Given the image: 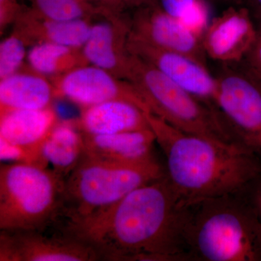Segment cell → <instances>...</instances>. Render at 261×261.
<instances>
[{"instance_id": "cell-1", "label": "cell", "mask_w": 261, "mask_h": 261, "mask_svg": "<svg viewBox=\"0 0 261 261\" xmlns=\"http://www.w3.org/2000/svg\"><path fill=\"white\" fill-rule=\"evenodd\" d=\"M189 212L165 175L97 214L56 228L92 247L100 260H190Z\"/></svg>"}, {"instance_id": "cell-2", "label": "cell", "mask_w": 261, "mask_h": 261, "mask_svg": "<svg viewBox=\"0 0 261 261\" xmlns=\"http://www.w3.org/2000/svg\"><path fill=\"white\" fill-rule=\"evenodd\" d=\"M166 158V176L185 207L238 195L261 173V152L240 142L187 133L146 113Z\"/></svg>"}, {"instance_id": "cell-3", "label": "cell", "mask_w": 261, "mask_h": 261, "mask_svg": "<svg viewBox=\"0 0 261 261\" xmlns=\"http://www.w3.org/2000/svg\"><path fill=\"white\" fill-rule=\"evenodd\" d=\"M185 243L195 260L261 261V225L241 193L190 207Z\"/></svg>"}, {"instance_id": "cell-4", "label": "cell", "mask_w": 261, "mask_h": 261, "mask_svg": "<svg viewBox=\"0 0 261 261\" xmlns=\"http://www.w3.org/2000/svg\"><path fill=\"white\" fill-rule=\"evenodd\" d=\"M165 175L166 171L154 159L126 164L84 153L65 180L61 214L55 226L87 219Z\"/></svg>"}, {"instance_id": "cell-5", "label": "cell", "mask_w": 261, "mask_h": 261, "mask_svg": "<svg viewBox=\"0 0 261 261\" xmlns=\"http://www.w3.org/2000/svg\"><path fill=\"white\" fill-rule=\"evenodd\" d=\"M64 178L25 163L0 167V230L47 231L61 214Z\"/></svg>"}, {"instance_id": "cell-6", "label": "cell", "mask_w": 261, "mask_h": 261, "mask_svg": "<svg viewBox=\"0 0 261 261\" xmlns=\"http://www.w3.org/2000/svg\"><path fill=\"white\" fill-rule=\"evenodd\" d=\"M126 80L139 91L149 113L168 124L221 142H240L216 107L196 97L132 53Z\"/></svg>"}, {"instance_id": "cell-7", "label": "cell", "mask_w": 261, "mask_h": 261, "mask_svg": "<svg viewBox=\"0 0 261 261\" xmlns=\"http://www.w3.org/2000/svg\"><path fill=\"white\" fill-rule=\"evenodd\" d=\"M214 106L241 143L261 152V82L243 64L224 65L216 75Z\"/></svg>"}, {"instance_id": "cell-8", "label": "cell", "mask_w": 261, "mask_h": 261, "mask_svg": "<svg viewBox=\"0 0 261 261\" xmlns=\"http://www.w3.org/2000/svg\"><path fill=\"white\" fill-rule=\"evenodd\" d=\"M47 231L0 230V261H97L87 243L54 228Z\"/></svg>"}, {"instance_id": "cell-9", "label": "cell", "mask_w": 261, "mask_h": 261, "mask_svg": "<svg viewBox=\"0 0 261 261\" xmlns=\"http://www.w3.org/2000/svg\"><path fill=\"white\" fill-rule=\"evenodd\" d=\"M54 88L56 95L66 98L84 108L108 101L124 100L149 113L143 97L133 84L94 65H82L70 70L62 75Z\"/></svg>"}, {"instance_id": "cell-10", "label": "cell", "mask_w": 261, "mask_h": 261, "mask_svg": "<svg viewBox=\"0 0 261 261\" xmlns=\"http://www.w3.org/2000/svg\"><path fill=\"white\" fill-rule=\"evenodd\" d=\"M259 32L245 5H231L209 22L202 36L207 59L223 65L240 64L256 41Z\"/></svg>"}, {"instance_id": "cell-11", "label": "cell", "mask_w": 261, "mask_h": 261, "mask_svg": "<svg viewBox=\"0 0 261 261\" xmlns=\"http://www.w3.org/2000/svg\"><path fill=\"white\" fill-rule=\"evenodd\" d=\"M128 37L154 47L176 51L195 58L207 66L202 35L160 5H147L136 15Z\"/></svg>"}, {"instance_id": "cell-12", "label": "cell", "mask_w": 261, "mask_h": 261, "mask_svg": "<svg viewBox=\"0 0 261 261\" xmlns=\"http://www.w3.org/2000/svg\"><path fill=\"white\" fill-rule=\"evenodd\" d=\"M127 49L187 92L214 106L217 80L207 65L186 55L154 47L129 37Z\"/></svg>"}, {"instance_id": "cell-13", "label": "cell", "mask_w": 261, "mask_h": 261, "mask_svg": "<svg viewBox=\"0 0 261 261\" xmlns=\"http://www.w3.org/2000/svg\"><path fill=\"white\" fill-rule=\"evenodd\" d=\"M130 25L118 22H100L92 25L90 34L82 49L88 64L109 71L126 80L130 53L127 42ZM127 81V80H126Z\"/></svg>"}, {"instance_id": "cell-14", "label": "cell", "mask_w": 261, "mask_h": 261, "mask_svg": "<svg viewBox=\"0 0 261 261\" xmlns=\"http://www.w3.org/2000/svg\"><path fill=\"white\" fill-rule=\"evenodd\" d=\"M82 134L85 154L94 159L126 164L154 159L156 139L151 128L108 135Z\"/></svg>"}, {"instance_id": "cell-15", "label": "cell", "mask_w": 261, "mask_h": 261, "mask_svg": "<svg viewBox=\"0 0 261 261\" xmlns=\"http://www.w3.org/2000/svg\"><path fill=\"white\" fill-rule=\"evenodd\" d=\"M145 111L133 103L111 100L84 108L77 126L84 134L108 135L150 128Z\"/></svg>"}, {"instance_id": "cell-16", "label": "cell", "mask_w": 261, "mask_h": 261, "mask_svg": "<svg viewBox=\"0 0 261 261\" xmlns=\"http://www.w3.org/2000/svg\"><path fill=\"white\" fill-rule=\"evenodd\" d=\"M56 110H11L0 114V139L22 147H42L58 123Z\"/></svg>"}, {"instance_id": "cell-17", "label": "cell", "mask_w": 261, "mask_h": 261, "mask_svg": "<svg viewBox=\"0 0 261 261\" xmlns=\"http://www.w3.org/2000/svg\"><path fill=\"white\" fill-rule=\"evenodd\" d=\"M55 96L54 87L37 73L18 72L0 82L1 112L49 108Z\"/></svg>"}, {"instance_id": "cell-18", "label": "cell", "mask_w": 261, "mask_h": 261, "mask_svg": "<svg viewBox=\"0 0 261 261\" xmlns=\"http://www.w3.org/2000/svg\"><path fill=\"white\" fill-rule=\"evenodd\" d=\"M42 150L51 169L66 180L85 153L83 134L76 121L58 122L43 142Z\"/></svg>"}, {"instance_id": "cell-19", "label": "cell", "mask_w": 261, "mask_h": 261, "mask_svg": "<svg viewBox=\"0 0 261 261\" xmlns=\"http://www.w3.org/2000/svg\"><path fill=\"white\" fill-rule=\"evenodd\" d=\"M24 23L28 35L38 38L40 42L47 41L75 49L83 47L92 27L87 18L51 20L38 18L37 15L24 19Z\"/></svg>"}, {"instance_id": "cell-20", "label": "cell", "mask_w": 261, "mask_h": 261, "mask_svg": "<svg viewBox=\"0 0 261 261\" xmlns=\"http://www.w3.org/2000/svg\"><path fill=\"white\" fill-rule=\"evenodd\" d=\"M78 49L47 41L33 46L27 53V61L34 73L44 75L65 73L80 65L87 64L84 56H79ZM63 73V74H64Z\"/></svg>"}, {"instance_id": "cell-21", "label": "cell", "mask_w": 261, "mask_h": 261, "mask_svg": "<svg viewBox=\"0 0 261 261\" xmlns=\"http://www.w3.org/2000/svg\"><path fill=\"white\" fill-rule=\"evenodd\" d=\"M38 16L51 20L87 18L97 11L88 0H33Z\"/></svg>"}, {"instance_id": "cell-22", "label": "cell", "mask_w": 261, "mask_h": 261, "mask_svg": "<svg viewBox=\"0 0 261 261\" xmlns=\"http://www.w3.org/2000/svg\"><path fill=\"white\" fill-rule=\"evenodd\" d=\"M159 5L168 14L201 35L208 25V10L205 0H159Z\"/></svg>"}, {"instance_id": "cell-23", "label": "cell", "mask_w": 261, "mask_h": 261, "mask_svg": "<svg viewBox=\"0 0 261 261\" xmlns=\"http://www.w3.org/2000/svg\"><path fill=\"white\" fill-rule=\"evenodd\" d=\"M27 58L25 43L20 37L13 35L0 44V79L18 73Z\"/></svg>"}, {"instance_id": "cell-24", "label": "cell", "mask_w": 261, "mask_h": 261, "mask_svg": "<svg viewBox=\"0 0 261 261\" xmlns=\"http://www.w3.org/2000/svg\"><path fill=\"white\" fill-rule=\"evenodd\" d=\"M0 159L3 161L25 163L47 168L49 163L43 156L42 147H22L0 139Z\"/></svg>"}, {"instance_id": "cell-25", "label": "cell", "mask_w": 261, "mask_h": 261, "mask_svg": "<svg viewBox=\"0 0 261 261\" xmlns=\"http://www.w3.org/2000/svg\"><path fill=\"white\" fill-rule=\"evenodd\" d=\"M241 195L261 225V173L241 192Z\"/></svg>"}, {"instance_id": "cell-26", "label": "cell", "mask_w": 261, "mask_h": 261, "mask_svg": "<svg viewBox=\"0 0 261 261\" xmlns=\"http://www.w3.org/2000/svg\"><path fill=\"white\" fill-rule=\"evenodd\" d=\"M241 63L254 74L261 76V32L246 58Z\"/></svg>"}, {"instance_id": "cell-27", "label": "cell", "mask_w": 261, "mask_h": 261, "mask_svg": "<svg viewBox=\"0 0 261 261\" xmlns=\"http://www.w3.org/2000/svg\"><path fill=\"white\" fill-rule=\"evenodd\" d=\"M19 10L17 0H0V18L1 23L11 20Z\"/></svg>"}, {"instance_id": "cell-28", "label": "cell", "mask_w": 261, "mask_h": 261, "mask_svg": "<svg viewBox=\"0 0 261 261\" xmlns=\"http://www.w3.org/2000/svg\"><path fill=\"white\" fill-rule=\"evenodd\" d=\"M243 4L250 10L252 17L261 23V0H244Z\"/></svg>"}, {"instance_id": "cell-29", "label": "cell", "mask_w": 261, "mask_h": 261, "mask_svg": "<svg viewBox=\"0 0 261 261\" xmlns=\"http://www.w3.org/2000/svg\"><path fill=\"white\" fill-rule=\"evenodd\" d=\"M89 2H96L105 6L111 7L115 9H121L125 7H132L129 0H88Z\"/></svg>"}, {"instance_id": "cell-30", "label": "cell", "mask_w": 261, "mask_h": 261, "mask_svg": "<svg viewBox=\"0 0 261 261\" xmlns=\"http://www.w3.org/2000/svg\"><path fill=\"white\" fill-rule=\"evenodd\" d=\"M220 3H224V4L231 5H241L244 3V0H217Z\"/></svg>"}, {"instance_id": "cell-31", "label": "cell", "mask_w": 261, "mask_h": 261, "mask_svg": "<svg viewBox=\"0 0 261 261\" xmlns=\"http://www.w3.org/2000/svg\"><path fill=\"white\" fill-rule=\"evenodd\" d=\"M130 5L132 6H142L146 3H149V0H129Z\"/></svg>"}, {"instance_id": "cell-32", "label": "cell", "mask_w": 261, "mask_h": 261, "mask_svg": "<svg viewBox=\"0 0 261 261\" xmlns=\"http://www.w3.org/2000/svg\"><path fill=\"white\" fill-rule=\"evenodd\" d=\"M247 69H248V68H247ZM253 74H254V73H253ZM254 75H255V76H256L257 78L258 79V80H260V82H261V76H258V75H255V74H254Z\"/></svg>"}]
</instances>
